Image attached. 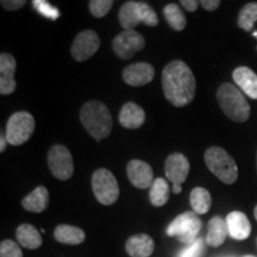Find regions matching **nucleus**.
<instances>
[{
  "instance_id": "f257e3e1",
  "label": "nucleus",
  "mask_w": 257,
  "mask_h": 257,
  "mask_svg": "<svg viewBox=\"0 0 257 257\" xmlns=\"http://www.w3.org/2000/svg\"><path fill=\"white\" fill-rule=\"evenodd\" d=\"M162 87L167 100L176 107H182L194 99L197 82L187 64L175 60L163 69Z\"/></svg>"
},
{
  "instance_id": "f03ea898",
  "label": "nucleus",
  "mask_w": 257,
  "mask_h": 257,
  "mask_svg": "<svg viewBox=\"0 0 257 257\" xmlns=\"http://www.w3.org/2000/svg\"><path fill=\"white\" fill-rule=\"evenodd\" d=\"M80 120L86 131L96 141L104 140L112 131V117L104 102L91 100L80 110Z\"/></svg>"
},
{
  "instance_id": "7ed1b4c3",
  "label": "nucleus",
  "mask_w": 257,
  "mask_h": 257,
  "mask_svg": "<svg viewBox=\"0 0 257 257\" xmlns=\"http://www.w3.org/2000/svg\"><path fill=\"white\" fill-rule=\"evenodd\" d=\"M217 100L220 108L230 119L238 123H244L250 117V105L244 96L232 83L225 82L218 88Z\"/></svg>"
},
{
  "instance_id": "20e7f679",
  "label": "nucleus",
  "mask_w": 257,
  "mask_h": 257,
  "mask_svg": "<svg viewBox=\"0 0 257 257\" xmlns=\"http://www.w3.org/2000/svg\"><path fill=\"white\" fill-rule=\"evenodd\" d=\"M205 162L207 168L214 176H217L221 182L231 185L236 182L238 178V168L236 162L223 148L211 147L205 152Z\"/></svg>"
},
{
  "instance_id": "39448f33",
  "label": "nucleus",
  "mask_w": 257,
  "mask_h": 257,
  "mask_svg": "<svg viewBox=\"0 0 257 257\" xmlns=\"http://www.w3.org/2000/svg\"><path fill=\"white\" fill-rule=\"evenodd\" d=\"M119 24L124 30H134L140 23L148 27H156L159 18L152 6L143 2H126L119 10Z\"/></svg>"
},
{
  "instance_id": "423d86ee",
  "label": "nucleus",
  "mask_w": 257,
  "mask_h": 257,
  "mask_svg": "<svg viewBox=\"0 0 257 257\" xmlns=\"http://www.w3.org/2000/svg\"><path fill=\"white\" fill-rule=\"evenodd\" d=\"M201 220L195 212L187 211L175 218L167 227V234L176 237L180 242L191 245L198 239L201 230Z\"/></svg>"
},
{
  "instance_id": "0eeeda50",
  "label": "nucleus",
  "mask_w": 257,
  "mask_h": 257,
  "mask_svg": "<svg viewBox=\"0 0 257 257\" xmlns=\"http://www.w3.org/2000/svg\"><path fill=\"white\" fill-rule=\"evenodd\" d=\"M35 131V119L29 112H16L6 125L5 137L11 146H22L30 140Z\"/></svg>"
},
{
  "instance_id": "6e6552de",
  "label": "nucleus",
  "mask_w": 257,
  "mask_h": 257,
  "mask_svg": "<svg viewBox=\"0 0 257 257\" xmlns=\"http://www.w3.org/2000/svg\"><path fill=\"white\" fill-rule=\"evenodd\" d=\"M92 188L96 200L105 206L114 204L119 197V186L117 180L106 168L95 170L92 176Z\"/></svg>"
},
{
  "instance_id": "1a4fd4ad",
  "label": "nucleus",
  "mask_w": 257,
  "mask_h": 257,
  "mask_svg": "<svg viewBox=\"0 0 257 257\" xmlns=\"http://www.w3.org/2000/svg\"><path fill=\"white\" fill-rule=\"evenodd\" d=\"M48 166H49L50 173L56 179L66 181L72 178L74 162L68 148L61 144H56L51 148L48 154Z\"/></svg>"
},
{
  "instance_id": "9d476101",
  "label": "nucleus",
  "mask_w": 257,
  "mask_h": 257,
  "mask_svg": "<svg viewBox=\"0 0 257 257\" xmlns=\"http://www.w3.org/2000/svg\"><path fill=\"white\" fill-rule=\"evenodd\" d=\"M146 46V40L135 30H124L117 35L112 42L115 55L123 60L131 59L135 54L142 50Z\"/></svg>"
},
{
  "instance_id": "9b49d317",
  "label": "nucleus",
  "mask_w": 257,
  "mask_h": 257,
  "mask_svg": "<svg viewBox=\"0 0 257 257\" xmlns=\"http://www.w3.org/2000/svg\"><path fill=\"white\" fill-rule=\"evenodd\" d=\"M100 47V40L98 34L93 30H85L80 32L74 40L70 53L73 59L78 62H83L94 55Z\"/></svg>"
},
{
  "instance_id": "f8f14e48",
  "label": "nucleus",
  "mask_w": 257,
  "mask_h": 257,
  "mask_svg": "<svg viewBox=\"0 0 257 257\" xmlns=\"http://www.w3.org/2000/svg\"><path fill=\"white\" fill-rule=\"evenodd\" d=\"M127 178L135 187L146 189L152 187L154 180V172L152 167L141 160H131L126 167Z\"/></svg>"
},
{
  "instance_id": "ddd939ff",
  "label": "nucleus",
  "mask_w": 257,
  "mask_h": 257,
  "mask_svg": "<svg viewBox=\"0 0 257 257\" xmlns=\"http://www.w3.org/2000/svg\"><path fill=\"white\" fill-rule=\"evenodd\" d=\"M166 176L173 185H181L186 181L189 173V162L182 154L174 153L167 157L165 162Z\"/></svg>"
},
{
  "instance_id": "4468645a",
  "label": "nucleus",
  "mask_w": 257,
  "mask_h": 257,
  "mask_svg": "<svg viewBox=\"0 0 257 257\" xmlns=\"http://www.w3.org/2000/svg\"><path fill=\"white\" fill-rule=\"evenodd\" d=\"M154 76H155V69L152 64L146 62L130 64L123 70L124 81L134 87H140L152 82Z\"/></svg>"
},
{
  "instance_id": "2eb2a0df",
  "label": "nucleus",
  "mask_w": 257,
  "mask_h": 257,
  "mask_svg": "<svg viewBox=\"0 0 257 257\" xmlns=\"http://www.w3.org/2000/svg\"><path fill=\"white\" fill-rule=\"evenodd\" d=\"M16 63L15 57L9 53H3L0 55V93L3 95H9L15 92L16 81Z\"/></svg>"
},
{
  "instance_id": "dca6fc26",
  "label": "nucleus",
  "mask_w": 257,
  "mask_h": 257,
  "mask_svg": "<svg viewBox=\"0 0 257 257\" xmlns=\"http://www.w3.org/2000/svg\"><path fill=\"white\" fill-rule=\"evenodd\" d=\"M226 224L229 234L232 238L237 240L246 239L251 232V225L248 217L243 213V212L234 211L227 214Z\"/></svg>"
},
{
  "instance_id": "f3484780",
  "label": "nucleus",
  "mask_w": 257,
  "mask_h": 257,
  "mask_svg": "<svg viewBox=\"0 0 257 257\" xmlns=\"http://www.w3.org/2000/svg\"><path fill=\"white\" fill-rule=\"evenodd\" d=\"M155 244L150 236L144 233L134 234L126 240L125 249L131 257H149L154 251Z\"/></svg>"
},
{
  "instance_id": "a211bd4d",
  "label": "nucleus",
  "mask_w": 257,
  "mask_h": 257,
  "mask_svg": "<svg viewBox=\"0 0 257 257\" xmlns=\"http://www.w3.org/2000/svg\"><path fill=\"white\" fill-rule=\"evenodd\" d=\"M236 85L251 99H257V74L248 67H238L232 73Z\"/></svg>"
},
{
  "instance_id": "6ab92c4d",
  "label": "nucleus",
  "mask_w": 257,
  "mask_h": 257,
  "mask_svg": "<svg viewBox=\"0 0 257 257\" xmlns=\"http://www.w3.org/2000/svg\"><path fill=\"white\" fill-rule=\"evenodd\" d=\"M146 121V113L141 106L135 102H126L121 107L119 113V123L125 128H138Z\"/></svg>"
},
{
  "instance_id": "aec40b11",
  "label": "nucleus",
  "mask_w": 257,
  "mask_h": 257,
  "mask_svg": "<svg viewBox=\"0 0 257 257\" xmlns=\"http://www.w3.org/2000/svg\"><path fill=\"white\" fill-rule=\"evenodd\" d=\"M48 204H49V192L44 186H38L22 200V206L24 207V210L34 213L43 212L48 207Z\"/></svg>"
},
{
  "instance_id": "412c9836",
  "label": "nucleus",
  "mask_w": 257,
  "mask_h": 257,
  "mask_svg": "<svg viewBox=\"0 0 257 257\" xmlns=\"http://www.w3.org/2000/svg\"><path fill=\"white\" fill-rule=\"evenodd\" d=\"M227 234H229L227 224L223 218L216 216L208 221L206 236V243L208 245L213 246V248L220 246L226 239Z\"/></svg>"
},
{
  "instance_id": "4be33fe9",
  "label": "nucleus",
  "mask_w": 257,
  "mask_h": 257,
  "mask_svg": "<svg viewBox=\"0 0 257 257\" xmlns=\"http://www.w3.org/2000/svg\"><path fill=\"white\" fill-rule=\"evenodd\" d=\"M54 237L57 242L62 244H69V245H78L81 244L86 238L85 231L80 227L72 226V225L61 224L55 229Z\"/></svg>"
},
{
  "instance_id": "5701e85b",
  "label": "nucleus",
  "mask_w": 257,
  "mask_h": 257,
  "mask_svg": "<svg viewBox=\"0 0 257 257\" xmlns=\"http://www.w3.org/2000/svg\"><path fill=\"white\" fill-rule=\"evenodd\" d=\"M18 243L27 249H37L42 245L41 233L30 224H22L16 231Z\"/></svg>"
},
{
  "instance_id": "b1692460",
  "label": "nucleus",
  "mask_w": 257,
  "mask_h": 257,
  "mask_svg": "<svg viewBox=\"0 0 257 257\" xmlns=\"http://www.w3.org/2000/svg\"><path fill=\"white\" fill-rule=\"evenodd\" d=\"M189 201H191L193 212L197 214L207 213L212 205L210 192L202 187H195L193 189L189 195Z\"/></svg>"
},
{
  "instance_id": "393cba45",
  "label": "nucleus",
  "mask_w": 257,
  "mask_h": 257,
  "mask_svg": "<svg viewBox=\"0 0 257 257\" xmlns=\"http://www.w3.org/2000/svg\"><path fill=\"white\" fill-rule=\"evenodd\" d=\"M149 199L154 206L160 207L169 200V185L165 179L157 178L153 182L149 192Z\"/></svg>"
},
{
  "instance_id": "a878e982",
  "label": "nucleus",
  "mask_w": 257,
  "mask_h": 257,
  "mask_svg": "<svg viewBox=\"0 0 257 257\" xmlns=\"http://www.w3.org/2000/svg\"><path fill=\"white\" fill-rule=\"evenodd\" d=\"M163 15H165L166 21L168 22L170 28L176 31H181L186 28L187 19H186L184 12L181 11L179 5L169 4L163 9Z\"/></svg>"
},
{
  "instance_id": "bb28decb",
  "label": "nucleus",
  "mask_w": 257,
  "mask_h": 257,
  "mask_svg": "<svg viewBox=\"0 0 257 257\" xmlns=\"http://www.w3.org/2000/svg\"><path fill=\"white\" fill-rule=\"evenodd\" d=\"M257 22V3H249L240 10L238 16V27L245 31H251Z\"/></svg>"
},
{
  "instance_id": "cd10ccee",
  "label": "nucleus",
  "mask_w": 257,
  "mask_h": 257,
  "mask_svg": "<svg viewBox=\"0 0 257 257\" xmlns=\"http://www.w3.org/2000/svg\"><path fill=\"white\" fill-rule=\"evenodd\" d=\"M32 5H34V9L36 10L38 14L44 16V17L53 19V21L60 17L59 10L55 6L50 5L46 0H35V2H32Z\"/></svg>"
},
{
  "instance_id": "c85d7f7f",
  "label": "nucleus",
  "mask_w": 257,
  "mask_h": 257,
  "mask_svg": "<svg viewBox=\"0 0 257 257\" xmlns=\"http://www.w3.org/2000/svg\"><path fill=\"white\" fill-rule=\"evenodd\" d=\"M112 5H113L112 0H92L89 2L88 8L95 18H102L110 12Z\"/></svg>"
},
{
  "instance_id": "c756f323",
  "label": "nucleus",
  "mask_w": 257,
  "mask_h": 257,
  "mask_svg": "<svg viewBox=\"0 0 257 257\" xmlns=\"http://www.w3.org/2000/svg\"><path fill=\"white\" fill-rule=\"evenodd\" d=\"M0 257H23V252L17 243L8 239L0 244Z\"/></svg>"
},
{
  "instance_id": "7c9ffc66",
  "label": "nucleus",
  "mask_w": 257,
  "mask_h": 257,
  "mask_svg": "<svg viewBox=\"0 0 257 257\" xmlns=\"http://www.w3.org/2000/svg\"><path fill=\"white\" fill-rule=\"evenodd\" d=\"M205 251V243L202 238H198L191 245H187V248L181 250L178 257H201Z\"/></svg>"
},
{
  "instance_id": "2f4dec72",
  "label": "nucleus",
  "mask_w": 257,
  "mask_h": 257,
  "mask_svg": "<svg viewBox=\"0 0 257 257\" xmlns=\"http://www.w3.org/2000/svg\"><path fill=\"white\" fill-rule=\"evenodd\" d=\"M25 0H3L2 5L5 10L9 11H15V10L22 9L25 5Z\"/></svg>"
},
{
  "instance_id": "473e14b6",
  "label": "nucleus",
  "mask_w": 257,
  "mask_h": 257,
  "mask_svg": "<svg viewBox=\"0 0 257 257\" xmlns=\"http://www.w3.org/2000/svg\"><path fill=\"white\" fill-rule=\"evenodd\" d=\"M200 5L207 11H214V10L219 8L220 2L219 0H202V2H200Z\"/></svg>"
},
{
  "instance_id": "72a5a7b5",
  "label": "nucleus",
  "mask_w": 257,
  "mask_h": 257,
  "mask_svg": "<svg viewBox=\"0 0 257 257\" xmlns=\"http://www.w3.org/2000/svg\"><path fill=\"white\" fill-rule=\"evenodd\" d=\"M181 5H184V8L186 10H188L189 12H194L195 10L198 9V6L200 3L197 2V0H181V3H180Z\"/></svg>"
},
{
  "instance_id": "f704fd0d",
  "label": "nucleus",
  "mask_w": 257,
  "mask_h": 257,
  "mask_svg": "<svg viewBox=\"0 0 257 257\" xmlns=\"http://www.w3.org/2000/svg\"><path fill=\"white\" fill-rule=\"evenodd\" d=\"M6 143H9L8 140H6V137H4V136H3V135H2V136H0V152H2V153L5 150Z\"/></svg>"
},
{
  "instance_id": "c9c22d12",
  "label": "nucleus",
  "mask_w": 257,
  "mask_h": 257,
  "mask_svg": "<svg viewBox=\"0 0 257 257\" xmlns=\"http://www.w3.org/2000/svg\"><path fill=\"white\" fill-rule=\"evenodd\" d=\"M181 185H173V192H174L175 194H179V193H181Z\"/></svg>"
},
{
  "instance_id": "e433bc0d",
  "label": "nucleus",
  "mask_w": 257,
  "mask_h": 257,
  "mask_svg": "<svg viewBox=\"0 0 257 257\" xmlns=\"http://www.w3.org/2000/svg\"><path fill=\"white\" fill-rule=\"evenodd\" d=\"M253 214H255V218H256V220H257V205H256V207H255V211H253Z\"/></svg>"
},
{
  "instance_id": "4c0bfd02",
  "label": "nucleus",
  "mask_w": 257,
  "mask_h": 257,
  "mask_svg": "<svg viewBox=\"0 0 257 257\" xmlns=\"http://www.w3.org/2000/svg\"><path fill=\"white\" fill-rule=\"evenodd\" d=\"M252 35H253V36H255V37L257 38V31H255V32H253V34H252Z\"/></svg>"
},
{
  "instance_id": "58836bf2",
  "label": "nucleus",
  "mask_w": 257,
  "mask_h": 257,
  "mask_svg": "<svg viewBox=\"0 0 257 257\" xmlns=\"http://www.w3.org/2000/svg\"><path fill=\"white\" fill-rule=\"evenodd\" d=\"M244 257H256V256H251V255H246V256H244Z\"/></svg>"
}]
</instances>
